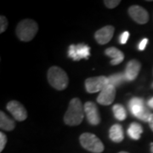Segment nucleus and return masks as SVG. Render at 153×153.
Wrapping results in <instances>:
<instances>
[{"label":"nucleus","mask_w":153,"mask_h":153,"mask_svg":"<svg viewBox=\"0 0 153 153\" xmlns=\"http://www.w3.org/2000/svg\"><path fill=\"white\" fill-rule=\"evenodd\" d=\"M84 117V105L78 98H74L69 103L68 109L64 116L65 123L69 126L79 125Z\"/></svg>","instance_id":"1"},{"label":"nucleus","mask_w":153,"mask_h":153,"mask_svg":"<svg viewBox=\"0 0 153 153\" xmlns=\"http://www.w3.org/2000/svg\"><path fill=\"white\" fill-rule=\"evenodd\" d=\"M38 31V26L37 22L32 19H25L17 25V38L23 42H29L34 38Z\"/></svg>","instance_id":"2"},{"label":"nucleus","mask_w":153,"mask_h":153,"mask_svg":"<svg viewBox=\"0 0 153 153\" xmlns=\"http://www.w3.org/2000/svg\"><path fill=\"white\" fill-rule=\"evenodd\" d=\"M48 81L57 90H64L67 88L69 79L66 72L58 66H52L48 71Z\"/></svg>","instance_id":"3"},{"label":"nucleus","mask_w":153,"mask_h":153,"mask_svg":"<svg viewBox=\"0 0 153 153\" xmlns=\"http://www.w3.org/2000/svg\"><path fill=\"white\" fill-rule=\"evenodd\" d=\"M82 147L94 153H101L104 151V145L95 134L91 133H83L79 138Z\"/></svg>","instance_id":"4"},{"label":"nucleus","mask_w":153,"mask_h":153,"mask_svg":"<svg viewBox=\"0 0 153 153\" xmlns=\"http://www.w3.org/2000/svg\"><path fill=\"white\" fill-rule=\"evenodd\" d=\"M128 108L132 115L144 122H148L150 116L152 115L144 100L141 98H132L128 102Z\"/></svg>","instance_id":"5"},{"label":"nucleus","mask_w":153,"mask_h":153,"mask_svg":"<svg viewBox=\"0 0 153 153\" xmlns=\"http://www.w3.org/2000/svg\"><path fill=\"white\" fill-rule=\"evenodd\" d=\"M107 84H109L108 77L105 76H93L88 77L85 81V88L88 93L94 94L100 92L104 88Z\"/></svg>","instance_id":"6"},{"label":"nucleus","mask_w":153,"mask_h":153,"mask_svg":"<svg viewBox=\"0 0 153 153\" xmlns=\"http://www.w3.org/2000/svg\"><path fill=\"white\" fill-rule=\"evenodd\" d=\"M90 55V47L87 44H71L68 49V57L75 61L86 59L88 60Z\"/></svg>","instance_id":"7"},{"label":"nucleus","mask_w":153,"mask_h":153,"mask_svg":"<svg viewBox=\"0 0 153 153\" xmlns=\"http://www.w3.org/2000/svg\"><path fill=\"white\" fill-rule=\"evenodd\" d=\"M7 110L10 112L16 120L22 122L27 119V110L19 101L11 100L7 104Z\"/></svg>","instance_id":"8"},{"label":"nucleus","mask_w":153,"mask_h":153,"mask_svg":"<svg viewBox=\"0 0 153 153\" xmlns=\"http://www.w3.org/2000/svg\"><path fill=\"white\" fill-rule=\"evenodd\" d=\"M116 96V88L111 84H107L100 91L97 97V102L102 105H109L112 104Z\"/></svg>","instance_id":"9"},{"label":"nucleus","mask_w":153,"mask_h":153,"mask_svg":"<svg viewBox=\"0 0 153 153\" xmlns=\"http://www.w3.org/2000/svg\"><path fill=\"white\" fill-rule=\"evenodd\" d=\"M128 14L132 19L138 24H146L149 21V14L140 5H133L128 9Z\"/></svg>","instance_id":"10"},{"label":"nucleus","mask_w":153,"mask_h":153,"mask_svg":"<svg viewBox=\"0 0 153 153\" xmlns=\"http://www.w3.org/2000/svg\"><path fill=\"white\" fill-rule=\"evenodd\" d=\"M84 112L86 114L88 123L91 125L96 126L100 123V112L97 108V105L94 103L91 102V101L86 102L84 105Z\"/></svg>","instance_id":"11"},{"label":"nucleus","mask_w":153,"mask_h":153,"mask_svg":"<svg viewBox=\"0 0 153 153\" xmlns=\"http://www.w3.org/2000/svg\"><path fill=\"white\" fill-rule=\"evenodd\" d=\"M114 31L115 28L112 26L104 27L99 29L98 31H96V33H94V38L99 44L103 45V44H107L113 37Z\"/></svg>","instance_id":"12"},{"label":"nucleus","mask_w":153,"mask_h":153,"mask_svg":"<svg viewBox=\"0 0 153 153\" xmlns=\"http://www.w3.org/2000/svg\"><path fill=\"white\" fill-rule=\"evenodd\" d=\"M140 68H141V64L139 60H129L127 64L125 71H124L127 81H134L139 75Z\"/></svg>","instance_id":"13"},{"label":"nucleus","mask_w":153,"mask_h":153,"mask_svg":"<svg viewBox=\"0 0 153 153\" xmlns=\"http://www.w3.org/2000/svg\"><path fill=\"white\" fill-rule=\"evenodd\" d=\"M105 54L109 56L111 60V65L116 66L120 64L121 62H123L124 60V55L123 53L121 51L120 49H117L115 47H110L108 49L105 50Z\"/></svg>","instance_id":"14"},{"label":"nucleus","mask_w":153,"mask_h":153,"mask_svg":"<svg viewBox=\"0 0 153 153\" xmlns=\"http://www.w3.org/2000/svg\"><path fill=\"white\" fill-rule=\"evenodd\" d=\"M110 139L115 143H120L124 139L123 128L120 124H114L110 128L109 130Z\"/></svg>","instance_id":"15"},{"label":"nucleus","mask_w":153,"mask_h":153,"mask_svg":"<svg viewBox=\"0 0 153 153\" xmlns=\"http://www.w3.org/2000/svg\"><path fill=\"white\" fill-rule=\"evenodd\" d=\"M16 123L9 117L4 111H0V128L5 131H11L15 128Z\"/></svg>","instance_id":"16"},{"label":"nucleus","mask_w":153,"mask_h":153,"mask_svg":"<svg viewBox=\"0 0 153 153\" xmlns=\"http://www.w3.org/2000/svg\"><path fill=\"white\" fill-rule=\"evenodd\" d=\"M143 133V128L140 124L138 123H131L128 128V134L131 139L134 140H138L140 139L141 134Z\"/></svg>","instance_id":"17"},{"label":"nucleus","mask_w":153,"mask_h":153,"mask_svg":"<svg viewBox=\"0 0 153 153\" xmlns=\"http://www.w3.org/2000/svg\"><path fill=\"white\" fill-rule=\"evenodd\" d=\"M113 114L116 119L119 121H123L127 117V112L124 106L121 104H116L112 107Z\"/></svg>","instance_id":"18"},{"label":"nucleus","mask_w":153,"mask_h":153,"mask_svg":"<svg viewBox=\"0 0 153 153\" xmlns=\"http://www.w3.org/2000/svg\"><path fill=\"white\" fill-rule=\"evenodd\" d=\"M109 80V83L113 85L115 88L120 86L123 82L126 81V76L124 73H117V74H113L111 76L108 77Z\"/></svg>","instance_id":"19"},{"label":"nucleus","mask_w":153,"mask_h":153,"mask_svg":"<svg viewBox=\"0 0 153 153\" xmlns=\"http://www.w3.org/2000/svg\"><path fill=\"white\" fill-rule=\"evenodd\" d=\"M7 27H8V21H7L5 16H1V17H0V33L5 32Z\"/></svg>","instance_id":"20"},{"label":"nucleus","mask_w":153,"mask_h":153,"mask_svg":"<svg viewBox=\"0 0 153 153\" xmlns=\"http://www.w3.org/2000/svg\"><path fill=\"white\" fill-rule=\"evenodd\" d=\"M120 3V0H106V1H104L105 5L106 6L107 8H109V9L116 8Z\"/></svg>","instance_id":"21"},{"label":"nucleus","mask_w":153,"mask_h":153,"mask_svg":"<svg viewBox=\"0 0 153 153\" xmlns=\"http://www.w3.org/2000/svg\"><path fill=\"white\" fill-rule=\"evenodd\" d=\"M6 143H7V136L4 133H0V152H3L4 149L5 147Z\"/></svg>","instance_id":"22"},{"label":"nucleus","mask_w":153,"mask_h":153,"mask_svg":"<svg viewBox=\"0 0 153 153\" xmlns=\"http://www.w3.org/2000/svg\"><path fill=\"white\" fill-rule=\"evenodd\" d=\"M129 38V33L128 31H125L122 33L119 37V42L121 44H125L128 42V39Z\"/></svg>","instance_id":"23"},{"label":"nucleus","mask_w":153,"mask_h":153,"mask_svg":"<svg viewBox=\"0 0 153 153\" xmlns=\"http://www.w3.org/2000/svg\"><path fill=\"white\" fill-rule=\"evenodd\" d=\"M147 44H148V39L147 38H144V39H142V40L140 42L139 46H138V49H140V50H141V51H143L144 49H146V47Z\"/></svg>","instance_id":"24"},{"label":"nucleus","mask_w":153,"mask_h":153,"mask_svg":"<svg viewBox=\"0 0 153 153\" xmlns=\"http://www.w3.org/2000/svg\"><path fill=\"white\" fill-rule=\"evenodd\" d=\"M148 123H149V125H150L151 129L153 131V113H152V115L150 116L149 120H148Z\"/></svg>","instance_id":"25"},{"label":"nucleus","mask_w":153,"mask_h":153,"mask_svg":"<svg viewBox=\"0 0 153 153\" xmlns=\"http://www.w3.org/2000/svg\"><path fill=\"white\" fill-rule=\"evenodd\" d=\"M147 105L151 107V108H152L153 109V97L152 98H151L149 100L147 101Z\"/></svg>","instance_id":"26"},{"label":"nucleus","mask_w":153,"mask_h":153,"mask_svg":"<svg viewBox=\"0 0 153 153\" xmlns=\"http://www.w3.org/2000/svg\"><path fill=\"white\" fill-rule=\"evenodd\" d=\"M151 152L153 153V146H152V147H151Z\"/></svg>","instance_id":"27"},{"label":"nucleus","mask_w":153,"mask_h":153,"mask_svg":"<svg viewBox=\"0 0 153 153\" xmlns=\"http://www.w3.org/2000/svg\"><path fill=\"white\" fill-rule=\"evenodd\" d=\"M118 153H128V152H120Z\"/></svg>","instance_id":"28"},{"label":"nucleus","mask_w":153,"mask_h":153,"mask_svg":"<svg viewBox=\"0 0 153 153\" xmlns=\"http://www.w3.org/2000/svg\"><path fill=\"white\" fill-rule=\"evenodd\" d=\"M152 88H153V83H152Z\"/></svg>","instance_id":"29"}]
</instances>
